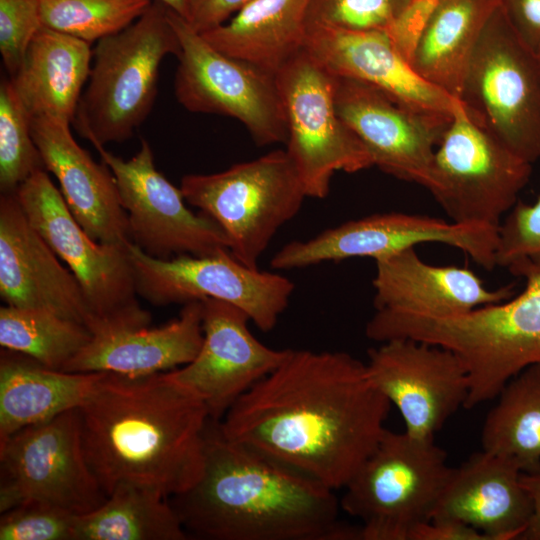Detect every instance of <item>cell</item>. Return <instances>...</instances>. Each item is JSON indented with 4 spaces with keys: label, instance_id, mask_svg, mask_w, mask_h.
I'll return each instance as SVG.
<instances>
[{
    "label": "cell",
    "instance_id": "obj_1",
    "mask_svg": "<svg viewBox=\"0 0 540 540\" xmlns=\"http://www.w3.org/2000/svg\"><path fill=\"white\" fill-rule=\"evenodd\" d=\"M390 407L352 355L290 349L219 424L228 439L336 491L377 447Z\"/></svg>",
    "mask_w": 540,
    "mask_h": 540
},
{
    "label": "cell",
    "instance_id": "obj_2",
    "mask_svg": "<svg viewBox=\"0 0 540 540\" xmlns=\"http://www.w3.org/2000/svg\"><path fill=\"white\" fill-rule=\"evenodd\" d=\"M78 412L85 457L107 496L132 484L169 498L200 476L210 414L167 372H103Z\"/></svg>",
    "mask_w": 540,
    "mask_h": 540
},
{
    "label": "cell",
    "instance_id": "obj_3",
    "mask_svg": "<svg viewBox=\"0 0 540 540\" xmlns=\"http://www.w3.org/2000/svg\"><path fill=\"white\" fill-rule=\"evenodd\" d=\"M335 491L228 439L210 418L203 467L170 497L188 536L209 540H359Z\"/></svg>",
    "mask_w": 540,
    "mask_h": 540
},
{
    "label": "cell",
    "instance_id": "obj_4",
    "mask_svg": "<svg viewBox=\"0 0 540 540\" xmlns=\"http://www.w3.org/2000/svg\"><path fill=\"white\" fill-rule=\"evenodd\" d=\"M515 276L525 279V288L513 298L449 317L377 311L370 334L378 342L409 338L454 352L469 378L464 408L473 409L540 364V269L524 267Z\"/></svg>",
    "mask_w": 540,
    "mask_h": 540
},
{
    "label": "cell",
    "instance_id": "obj_5",
    "mask_svg": "<svg viewBox=\"0 0 540 540\" xmlns=\"http://www.w3.org/2000/svg\"><path fill=\"white\" fill-rule=\"evenodd\" d=\"M179 52L168 7L158 0L131 25L97 41L72 121L77 133L95 148L131 138L154 105L162 60Z\"/></svg>",
    "mask_w": 540,
    "mask_h": 540
},
{
    "label": "cell",
    "instance_id": "obj_6",
    "mask_svg": "<svg viewBox=\"0 0 540 540\" xmlns=\"http://www.w3.org/2000/svg\"><path fill=\"white\" fill-rule=\"evenodd\" d=\"M31 225L68 265L89 306L93 336L149 326L139 300L127 244L101 243L80 226L47 170L34 172L15 191Z\"/></svg>",
    "mask_w": 540,
    "mask_h": 540
},
{
    "label": "cell",
    "instance_id": "obj_7",
    "mask_svg": "<svg viewBox=\"0 0 540 540\" xmlns=\"http://www.w3.org/2000/svg\"><path fill=\"white\" fill-rule=\"evenodd\" d=\"M452 469L434 438L386 429L345 485L340 507L360 520L359 540H410L432 520Z\"/></svg>",
    "mask_w": 540,
    "mask_h": 540
},
{
    "label": "cell",
    "instance_id": "obj_8",
    "mask_svg": "<svg viewBox=\"0 0 540 540\" xmlns=\"http://www.w3.org/2000/svg\"><path fill=\"white\" fill-rule=\"evenodd\" d=\"M180 189L188 204L219 225L230 253L253 269L307 197L292 159L282 149L218 173L187 174Z\"/></svg>",
    "mask_w": 540,
    "mask_h": 540
},
{
    "label": "cell",
    "instance_id": "obj_9",
    "mask_svg": "<svg viewBox=\"0 0 540 540\" xmlns=\"http://www.w3.org/2000/svg\"><path fill=\"white\" fill-rule=\"evenodd\" d=\"M467 115L524 160H540V57L500 6L469 61L459 96Z\"/></svg>",
    "mask_w": 540,
    "mask_h": 540
},
{
    "label": "cell",
    "instance_id": "obj_10",
    "mask_svg": "<svg viewBox=\"0 0 540 540\" xmlns=\"http://www.w3.org/2000/svg\"><path fill=\"white\" fill-rule=\"evenodd\" d=\"M180 52L174 80L178 102L188 111L240 121L260 146L286 143V112L276 74L226 55L168 7Z\"/></svg>",
    "mask_w": 540,
    "mask_h": 540
},
{
    "label": "cell",
    "instance_id": "obj_11",
    "mask_svg": "<svg viewBox=\"0 0 540 540\" xmlns=\"http://www.w3.org/2000/svg\"><path fill=\"white\" fill-rule=\"evenodd\" d=\"M531 173L532 163L476 124L460 103L435 150L427 189L452 222L498 228Z\"/></svg>",
    "mask_w": 540,
    "mask_h": 540
},
{
    "label": "cell",
    "instance_id": "obj_12",
    "mask_svg": "<svg viewBox=\"0 0 540 540\" xmlns=\"http://www.w3.org/2000/svg\"><path fill=\"white\" fill-rule=\"evenodd\" d=\"M107 497L85 457L78 408L0 441V513L38 501L83 515Z\"/></svg>",
    "mask_w": 540,
    "mask_h": 540
},
{
    "label": "cell",
    "instance_id": "obj_13",
    "mask_svg": "<svg viewBox=\"0 0 540 540\" xmlns=\"http://www.w3.org/2000/svg\"><path fill=\"white\" fill-rule=\"evenodd\" d=\"M336 76L305 48L277 73L288 137L286 151L307 197L323 199L338 171L355 173L372 158L335 106Z\"/></svg>",
    "mask_w": 540,
    "mask_h": 540
},
{
    "label": "cell",
    "instance_id": "obj_14",
    "mask_svg": "<svg viewBox=\"0 0 540 540\" xmlns=\"http://www.w3.org/2000/svg\"><path fill=\"white\" fill-rule=\"evenodd\" d=\"M127 247L137 293L155 306L217 299L242 309L258 329L267 332L288 307L295 288L287 277L250 268L229 250L162 260L132 242Z\"/></svg>",
    "mask_w": 540,
    "mask_h": 540
},
{
    "label": "cell",
    "instance_id": "obj_15",
    "mask_svg": "<svg viewBox=\"0 0 540 540\" xmlns=\"http://www.w3.org/2000/svg\"><path fill=\"white\" fill-rule=\"evenodd\" d=\"M498 228L459 224L402 212L372 214L326 229L308 240L285 244L271 259L275 270L302 268L354 257L375 261L423 243L457 248L487 270L496 267Z\"/></svg>",
    "mask_w": 540,
    "mask_h": 540
},
{
    "label": "cell",
    "instance_id": "obj_16",
    "mask_svg": "<svg viewBox=\"0 0 540 540\" xmlns=\"http://www.w3.org/2000/svg\"><path fill=\"white\" fill-rule=\"evenodd\" d=\"M95 149L115 177L128 216L131 242L147 255L169 260L229 250V241L219 225L202 212H192L181 189L156 169L145 139L129 160L104 147Z\"/></svg>",
    "mask_w": 540,
    "mask_h": 540
},
{
    "label": "cell",
    "instance_id": "obj_17",
    "mask_svg": "<svg viewBox=\"0 0 540 540\" xmlns=\"http://www.w3.org/2000/svg\"><path fill=\"white\" fill-rule=\"evenodd\" d=\"M368 375L400 412L405 432L434 438L466 403L469 378L451 350L409 338L391 339L368 351Z\"/></svg>",
    "mask_w": 540,
    "mask_h": 540
},
{
    "label": "cell",
    "instance_id": "obj_18",
    "mask_svg": "<svg viewBox=\"0 0 540 540\" xmlns=\"http://www.w3.org/2000/svg\"><path fill=\"white\" fill-rule=\"evenodd\" d=\"M335 106L373 166L429 187L435 150L454 114L411 108L370 84L345 77L336 78Z\"/></svg>",
    "mask_w": 540,
    "mask_h": 540
},
{
    "label": "cell",
    "instance_id": "obj_19",
    "mask_svg": "<svg viewBox=\"0 0 540 540\" xmlns=\"http://www.w3.org/2000/svg\"><path fill=\"white\" fill-rule=\"evenodd\" d=\"M203 343L188 364L167 371L206 404L210 418L220 421L251 387L274 371L290 349L276 350L250 331L249 316L237 306L202 299Z\"/></svg>",
    "mask_w": 540,
    "mask_h": 540
},
{
    "label": "cell",
    "instance_id": "obj_20",
    "mask_svg": "<svg viewBox=\"0 0 540 540\" xmlns=\"http://www.w3.org/2000/svg\"><path fill=\"white\" fill-rule=\"evenodd\" d=\"M27 219L14 193L0 197V296L6 305L41 309L92 328L85 294ZM92 333V332H91Z\"/></svg>",
    "mask_w": 540,
    "mask_h": 540
},
{
    "label": "cell",
    "instance_id": "obj_21",
    "mask_svg": "<svg viewBox=\"0 0 540 540\" xmlns=\"http://www.w3.org/2000/svg\"><path fill=\"white\" fill-rule=\"evenodd\" d=\"M304 48L335 76L370 84L411 108L453 115L461 103L423 79L385 30L310 27Z\"/></svg>",
    "mask_w": 540,
    "mask_h": 540
},
{
    "label": "cell",
    "instance_id": "obj_22",
    "mask_svg": "<svg viewBox=\"0 0 540 540\" xmlns=\"http://www.w3.org/2000/svg\"><path fill=\"white\" fill-rule=\"evenodd\" d=\"M70 124L51 117L31 118V132L45 169L60 184L72 215L95 241L131 242L128 216L122 207L115 177L74 139Z\"/></svg>",
    "mask_w": 540,
    "mask_h": 540
},
{
    "label": "cell",
    "instance_id": "obj_23",
    "mask_svg": "<svg viewBox=\"0 0 540 540\" xmlns=\"http://www.w3.org/2000/svg\"><path fill=\"white\" fill-rule=\"evenodd\" d=\"M522 471L511 459L484 450L453 468L432 519L468 524L489 540L520 539L533 512Z\"/></svg>",
    "mask_w": 540,
    "mask_h": 540
},
{
    "label": "cell",
    "instance_id": "obj_24",
    "mask_svg": "<svg viewBox=\"0 0 540 540\" xmlns=\"http://www.w3.org/2000/svg\"><path fill=\"white\" fill-rule=\"evenodd\" d=\"M376 310L449 317L496 304L513 296V286L488 289L471 270L435 266L409 248L376 260Z\"/></svg>",
    "mask_w": 540,
    "mask_h": 540
},
{
    "label": "cell",
    "instance_id": "obj_25",
    "mask_svg": "<svg viewBox=\"0 0 540 540\" xmlns=\"http://www.w3.org/2000/svg\"><path fill=\"white\" fill-rule=\"evenodd\" d=\"M202 314V301H190L183 304L177 318L163 326L93 336L62 371L140 376L182 367L196 357L202 346Z\"/></svg>",
    "mask_w": 540,
    "mask_h": 540
},
{
    "label": "cell",
    "instance_id": "obj_26",
    "mask_svg": "<svg viewBox=\"0 0 540 540\" xmlns=\"http://www.w3.org/2000/svg\"><path fill=\"white\" fill-rule=\"evenodd\" d=\"M91 44L42 26L9 77L28 115L71 124L89 78Z\"/></svg>",
    "mask_w": 540,
    "mask_h": 540
},
{
    "label": "cell",
    "instance_id": "obj_27",
    "mask_svg": "<svg viewBox=\"0 0 540 540\" xmlns=\"http://www.w3.org/2000/svg\"><path fill=\"white\" fill-rule=\"evenodd\" d=\"M103 372L48 368L22 353L0 356V441L15 432L79 408Z\"/></svg>",
    "mask_w": 540,
    "mask_h": 540
},
{
    "label": "cell",
    "instance_id": "obj_28",
    "mask_svg": "<svg viewBox=\"0 0 540 540\" xmlns=\"http://www.w3.org/2000/svg\"><path fill=\"white\" fill-rule=\"evenodd\" d=\"M310 0H253L203 33L218 51L276 74L305 47Z\"/></svg>",
    "mask_w": 540,
    "mask_h": 540
},
{
    "label": "cell",
    "instance_id": "obj_29",
    "mask_svg": "<svg viewBox=\"0 0 540 540\" xmlns=\"http://www.w3.org/2000/svg\"><path fill=\"white\" fill-rule=\"evenodd\" d=\"M499 0H439L410 64L427 82L459 100L464 76Z\"/></svg>",
    "mask_w": 540,
    "mask_h": 540
},
{
    "label": "cell",
    "instance_id": "obj_30",
    "mask_svg": "<svg viewBox=\"0 0 540 540\" xmlns=\"http://www.w3.org/2000/svg\"><path fill=\"white\" fill-rule=\"evenodd\" d=\"M168 498L132 484L118 485L96 510L78 515L74 540H186Z\"/></svg>",
    "mask_w": 540,
    "mask_h": 540
},
{
    "label": "cell",
    "instance_id": "obj_31",
    "mask_svg": "<svg viewBox=\"0 0 540 540\" xmlns=\"http://www.w3.org/2000/svg\"><path fill=\"white\" fill-rule=\"evenodd\" d=\"M497 397L483 424L482 450L513 460L523 473L540 471V364L512 377Z\"/></svg>",
    "mask_w": 540,
    "mask_h": 540
},
{
    "label": "cell",
    "instance_id": "obj_32",
    "mask_svg": "<svg viewBox=\"0 0 540 540\" xmlns=\"http://www.w3.org/2000/svg\"><path fill=\"white\" fill-rule=\"evenodd\" d=\"M93 338L81 323L41 309L0 308V345L61 370Z\"/></svg>",
    "mask_w": 540,
    "mask_h": 540
},
{
    "label": "cell",
    "instance_id": "obj_33",
    "mask_svg": "<svg viewBox=\"0 0 540 540\" xmlns=\"http://www.w3.org/2000/svg\"><path fill=\"white\" fill-rule=\"evenodd\" d=\"M152 0H40L44 27L90 44L135 22Z\"/></svg>",
    "mask_w": 540,
    "mask_h": 540
},
{
    "label": "cell",
    "instance_id": "obj_34",
    "mask_svg": "<svg viewBox=\"0 0 540 540\" xmlns=\"http://www.w3.org/2000/svg\"><path fill=\"white\" fill-rule=\"evenodd\" d=\"M45 169L31 132V117L10 78L0 84V190L14 193L37 170Z\"/></svg>",
    "mask_w": 540,
    "mask_h": 540
},
{
    "label": "cell",
    "instance_id": "obj_35",
    "mask_svg": "<svg viewBox=\"0 0 540 540\" xmlns=\"http://www.w3.org/2000/svg\"><path fill=\"white\" fill-rule=\"evenodd\" d=\"M495 263L514 275L524 267L540 269V196L532 204L518 200L500 223Z\"/></svg>",
    "mask_w": 540,
    "mask_h": 540
},
{
    "label": "cell",
    "instance_id": "obj_36",
    "mask_svg": "<svg viewBox=\"0 0 540 540\" xmlns=\"http://www.w3.org/2000/svg\"><path fill=\"white\" fill-rule=\"evenodd\" d=\"M410 0H310L306 24L344 30H386Z\"/></svg>",
    "mask_w": 540,
    "mask_h": 540
},
{
    "label": "cell",
    "instance_id": "obj_37",
    "mask_svg": "<svg viewBox=\"0 0 540 540\" xmlns=\"http://www.w3.org/2000/svg\"><path fill=\"white\" fill-rule=\"evenodd\" d=\"M77 516L47 503L25 502L1 513L0 540H74Z\"/></svg>",
    "mask_w": 540,
    "mask_h": 540
},
{
    "label": "cell",
    "instance_id": "obj_38",
    "mask_svg": "<svg viewBox=\"0 0 540 540\" xmlns=\"http://www.w3.org/2000/svg\"><path fill=\"white\" fill-rule=\"evenodd\" d=\"M42 26L40 0H0V53L9 77L19 70Z\"/></svg>",
    "mask_w": 540,
    "mask_h": 540
},
{
    "label": "cell",
    "instance_id": "obj_39",
    "mask_svg": "<svg viewBox=\"0 0 540 540\" xmlns=\"http://www.w3.org/2000/svg\"><path fill=\"white\" fill-rule=\"evenodd\" d=\"M439 0H410L385 30L399 53L410 63Z\"/></svg>",
    "mask_w": 540,
    "mask_h": 540
},
{
    "label": "cell",
    "instance_id": "obj_40",
    "mask_svg": "<svg viewBox=\"0 0 540 540\" xmlns=\"http://www.w3.org/2000/svg\"><path fill=\"white\" fill-rule=\"evenodd\" d=\"M507 21L518 38L540 55V0H499Z\"/></svg>",
    "mask_w": 540,
    "mask_h": 540
},
{
    "label": "cell",
    "instance_id": "obj_41",
    "mask_svg": "<svg viewBox=\"0 0 540 540\" xmlns=\"http://www.w3.org/2000/svg\"><path fill=\"white\" fill-rule=\"evenodd\" d=\"M253 0H188L189 25L198 33L212 30L232 18Z\"/></svg>",
    "mask_w": 540,
    "mask_h": 540
},
{
    "label": "cell",
    "instance_id": "obj_42",
    "mask_svg": "<svg viewBox=\"0 0 540 540\" xmlns=\"http://www.w3.org/2000/svg\"><path fill=\"white\" fill-rule=\"evenodd\" d=\"M410 540H489L476 528L456 520L432 519L417 527Z\"/></svg>",
    "mask_w": 540,
    "mask_h": 540
},
{
    "label": "cell",
    "instance_id": "obj_43",
    "mask_svg": "<svg viewBox=\"0 0 540 540\" xmlns=\"http://www.w3.org/2000/svg\"><path fill=\"white\" fill-rule=\"evenodd\" d=\"M521 482L531 497L533 512L530 522L520 539L540 540V471L535 473L522 472Z\"/></svg>",
    "mask_w": 540,
    "mask_h": 540
},
{
    "label": "cell",
    "instance_id": "obj_44",
    "mask_svg": "<svg viewBox=\"0 0 540 540\" xmlns=\"http://www.w3.org/2000/svg\"><path fill=\"white\" fill-rule=\"evenodd\" d=\"M169 7L172 11L187 20L188 0H158Z\"/></svg>",
    "mask_w": 540,
    "mask_h": 540
},
{
    "label": "cell",
    "instance_id": "obj_45",
    "mask_svg": "<svg viewBox=\"0 0 540 540\" xmlns=\"http://www.w3.org/2000/svg\"><path fill=\"white\" fill-rule=\"evenodd\" d=\"M539 57H540V55H539Z\"/></svg>",
    "mask_w": 540,
    "mask_h": 540
}]
</instances>
